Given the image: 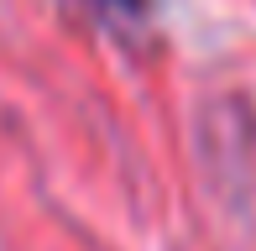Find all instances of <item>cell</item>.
<instances>
[{
	"instance_id": "6da1fadb",
	"label": "cell",
	"mask_w": 256,
	"mask_h": 251,
	"mask_svg": "<svg viewBox=\"0 0 256 251\" xmlns=\"http://www.w3.org/2000/svg\"><path fill=\"white\" fill-rule=\"evenodd\" d=\"M94 6L115 10V16H142V10H146V0H94Z\"/></svg>"
}]
</instances>
